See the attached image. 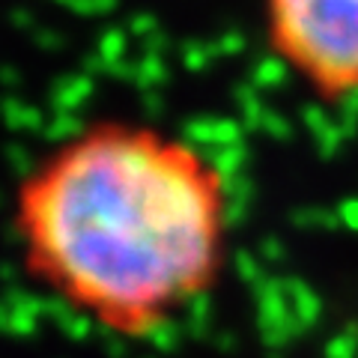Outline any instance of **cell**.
<instances>
[{
    "label": "cell",
    "instance_id": "obj_1",
    "mask_svg": "<svg viewBox=\"0 0 358 358\" xmlns=\"http://www.w3.org/2000/svg\"><path fill=\"white\" fill-rule=\"evenodd\" d=\"M13 227L39 287L108 331L150 338L218 278L227 188L185 141L105 120L30 167Z\"/></svg>",
    "mask_w": 358,
    "mask_h": 358
},
{
    "label": "cell",
    "instance_id": "obj_2",
    "mask_svg": "<svg viewBox=\"0 0 358 358\" xmlns=\"http://www.w3.org/2000/svg\"><path fill=\"white\" fill-rule=\"evenodd\" d=\"M268 39L320 96L358 90V0H266Z\"/></svg>",
    "mask_w": 358,
    "mask_h": 358
}]
</instances>
